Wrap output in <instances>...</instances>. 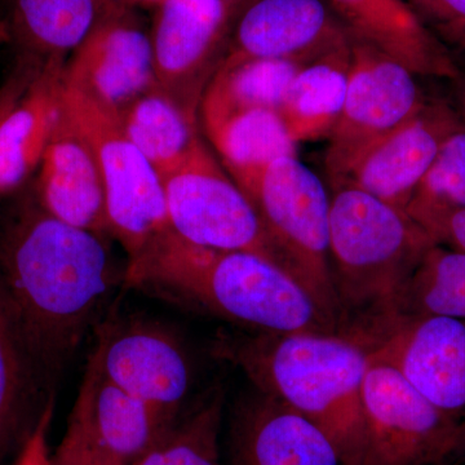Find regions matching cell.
I'll use <instances>...</instances> for the list:
<instances>
[{
	"label": "cell",
	"instance_id": "cell-8",
	"mask_svg": "<svg viewBox=\"0 0 465 465\" xmlns=\"http://www.w3.org/2000/svg\"><path fill=\"white\" fill-rule=\"evenodd\" d=\"M362 409L361 465H445L459 454L463 420L440 411L399 370L371 356Z\"/></svg>",
	"mask_w": 465,
	"mask_h": 465
},
{
	"label": "cell",
	"instance_id": "cell-30",
	"mask_svg": "<svg viewBox=\"0 0 465 465\" xmlns=\"http://www.w3.org/2000/svg\"><path fill=\"white\" fill-rule=\"evenodd\" d=\"M421 24L443 45L465 50V0H405Z\"/></svg>",
	"mask_w": 465,
	"mask_h": 465
},
{
	"label": "cell",
	"instance_id": "cell-13",
	"mask_svg": "<svg viewBox=\"0 0 465 465\" xmlns=\"http://www.w3.org/2000/svg\"><path fill=\"white\" fill-rule=\"evenodd\" d=\"M349 42L329 0H250L232 23L217 70L250 60L309 64Z\"/></svg>",
	"mask_w": 465,
	"mask_h": 465
},
{
	"label": "cell",
	"instance_id": "cell-36",
	"mask_svg": "<svg viewBox=\"0 0 465 465\" xmlns=\"http://www.w3.org/2000/svg\"><path fill=\"white\" fill-rule=\"evenodd\" d=\"M122 3L127 5L128 7H157L162 0H121Z\"/></svg>",
	"mask_w": 465,
	"mask_h": 465
},
{
	"label": "cell",
	"instance_id": "cell-11",
	"mask_svg": "<svg viewBox=\"0 0 465 465\" xmlns=\"http://www.w3.org/2000/svg\"><path fill=\"white\" fill-rule=\"evenodd\" d=\"M64 84L116 115L158 87L150 33L134 8L121 0L104 2L94 26L66 60Z\"/></svg>",
	"mask_w": 465,
	"mask_h": 465
},
{
	"label": "cell",
	"instance_id": "cell-31",
	"mask_svg": "<svg viewBox=\"0 0 465 465\" xmlns=\"http://www.w3.org/2000/svg\"><path fill=\"white\" fill-rule=\"evenodd\" d=\"M52 465H108L96 448L87 411L79 399L70 415L65 436L52 457Z\"/></svg>",
	"mask_w": 465,
	"mask_h": 465
},
{
	"label": "cell",
	"instance_id": "cell-25",
	"mask_svg": "<svg viewBox=\"0 0 465 465\" xmlns=\"http://www.w3.org/2000/svg\"><path fill=\"white\" fill-rule=\"evenodd\" d=\"M305 65L287 60H250L217 70L202 97V122L237 110L278 112L291 82Z\"/></svg>",
	"mask_w": 465,
	"mask_h": 465
},
{
	"label": "cell",
	"instance_id": "cell-15",
	"mask_svg": "<svg viewBox=\"0 0 465 465\" xmlns=\"http://www.w3.org/2000/svg\"><path fill=\"white\" fill-rule=\"evenodd\" d=\"M460 124L457 109L443 101L427 100L414 115L367 149L345 180L406 211L440 145Z\"/></svg>",
	"mask_w": 465,
	"mask_h": 465
},
{
	"label": "cell",
	"instance_id": "cell-4",
	"mask_svg": "<svg viewBox=\"0 0 465 465\" xmlns=\"http://www.w3.org/2000/svg\"><path fill=\"white\" fill-rule=\"evenodd\" d=\"M329 247L333 287L345 312H366L369 327L393 316L410 277L433 246L406 211L353 183L332 185Z\"/></svg>",
	"mask_w": 465,
	"mask_h": 465
},
{
	"label": "cell",
	"instance_id": "cell-10",
	"mask_svg": "<svg viewBox=\"0 0 465 465\" xmlns=\"http://www.w3.org/2000/svg\"><path fill=\"white\" fill-rule=\"evenodd\" d=\"M242 8L232 0H162L155 7L150 32L155 81L193 118L198 119Z\"/></svg>",
	"mask_w": 465,
	"mask_h": 465
},
{
	"label": "cell",
	"instance_id": "cell-12",
	"mask_svg": "<svg viewBox=\"0 0 465 465\" xmlns=\"http://www.w3.org/2000/svg\"><path fill=\"white\" fill-rule=\"evenodd\" d=\"M370 356L390 363L421 394L465 419V320L397 317L366 333Z\"/></svg>",
	"mask_w": 465,
	"mask_h": 465
},
{
	"label": "cell",
	"instance_id": "cell-39",
	"mask_svg": "<svg viewBox=\"0 0 465 465\" xmlns=\"http://www.w3.org/2000/svg\"><path fill=\"white\" fill-rule=\"evenodd\" d=\"M463 52H465V50Z\"/></svg>",
	"mask_w": 465,
	"mask_h": 465
},
{
	"label": "cell",
	"instance_id": "cell-2",
	"mask_svg": "<svg viewBox=\"0 0 465 465\" xmlns=\"http://www.w3.org/2000/svg\"><path fill=\"white\" fill-rule=\"evenodd\" d=\"M124 281L258 332H335L304 286L280 265L246 251L197 246L171 229L127 262Z\"/></svg>",
	"mask_w": 465,
	"mask_h": 465
},
{
	"label": "cell",
	"instance_id": "cell-17",
	"mask_svg": "<svg viewBox=\"0 0 465 465\" xmlns=\"http://www.w3.org/2000/svg\"><path fill=\"white\" fill-rule=\"evenodd\" d=\"M232 465H342L326 433L282 401L258 391L235 412Z\"/></svg>",
	"mask_w": 465,
	"mask_h": 465
},
{
	"label": "cell",
	"instance_id": "cell-32",
	"mask_svg": "<svg viewBox=\"0 0 465 465\" xmlns=\"http://www.w3.org/2000/svg\"><path fill=\"white\" fill-rule=\"evenodd\" d=\"M434 243L465 252V208L436 213L419 220Z\"/></svg>",
	"mask_w": 465,
	"mask_h": 465
},
{
	"label": "cell",
	"instance_id": "cell-21",
	"mask_svg": "<svg viewBox=\"0 0 465 465\" xmlns=\"http://www.w3.org/2000/svg\"><path fill=\"white\" fill-rule=\"evenodd\" d=\"M351 42L302 66L291 82L278 114L296 143L329 139L347 94Z\"/></svg>",
	"mask_w": 465,
	"mask_h": 465
},
{
	"label": "cell",
	"instance_id": "cell-7",
	"mask_svg": "<svg viewBox=\"0 0 465 465\" xmlns=\"http://www.w3.org/2000/svg\"><path fill=\"white\" fill-rule=\"evenodd\" d=\"M162 183L174 234L207 249L256 253L284 269L255 208L201 137Z\"/></svg>",
	"mask_w": 465,
	"mask_h": 465
},
{
	"label": "cell",
	"instance_id": "cell-29",
	"mask_svg": "<svg viewBox=\"0 0 465 465\" xmlns=\"http://www.w3.org/2000/svg\"><path fill=\"white\" fill-rule=\"evenodd\" d=\"M465 208V124L446 137L406 207L415 222Z\"/></svg>",
	"mask_w": 465,
	"mask_h": 465
},
{
	"label": "cell",
	"instance_id": "cell-14",
	"mask_svg": "<svg viewBox=\"0 0 465 465\" xmlns=\"http://www.w3.org/2000/svg\"><path fill=\"white\" fill-rule=\"evenodd\" d=\"M91 360L116 387L173 419L191 391L182 342L158 324L128 321L105 327Z\"/></svg>",
	"mask_w": 465,
	"mask_h": 465
},
{
	"label": "cell",
	"instance_id": "cell-33",
	"mask_svg": "<svg viewBox=\"0 0 465 465\" xmlns=\"http://www.w3.org/2000/svg\"><path fill=\"white\" fill-rule=\"evenodd\" d=\"M54 416V401L45 405L38 420L30 430L15 465H52L48 432Z\"/></svg>",
	"mask_w": 465,
	"mask_h": 465
},
{
	"label": "cell",
	"instance_id": "cell-34",
	"mask_svg": "<svg viewBox=\"0 0 465 465\" xmlns=\"http://www.w3.org/2000/svg\"><path fill=\"white\" fill-rule=\"evenodd\" d=\"M42 66L43 64L38 61L16 57V64L11 74L5 79V84L0 85V122L16 105Z\"/></svg>",
	"mask_w": 465,
	"mask_h": 465
},
{
	"label": "cell",
	"instance_id": "cell-16",
	"mask_svg": "<svg viewBox=\"0 0 465 465\" xmlns=\"http://www.w3.org/2000/svg\"><path fill=\"white\" fill-rule=\"evenodd\" d=\"M34 194L60 222L101 237L109 232L99 161L87 137L64 108L63 100L39 164Z\"/></svg>",
	"mask_w": 465,
	"mask_h": 465
},
{
	"label": "cell",
	"instance_id": "cell-27",
	"mask_svg": "<svg viewBox=\"0 0 465 465\" xmlns=\"http://www.w3.org/2000/svg\"><path fill=\"white\" fill-rule=\"evenodd\" d=\"M39 369L0 283V450L17 432Z\"/></svg>",
	"mask_w": 465,
	"mask_h": 465
},
{
	"label": "cell",
	"instance_id": "cell-3",
	"mask_svg": "<svg viewBox=\"0 0 465 465\" xmlns=\"http://www.w3.org/2000/svg\"><path fill=\"white\" fill-rule=\"evenodd\" d=\"M259 391L282 401L332 440L342 465H361L365 440L362 388L370 365L357 333L258 332L217 342Z\"/></svg>",
	"mask_w": 465,
	"mask_h": 465
},
{
	"label": "cell",
	"instance_id": "cell-9",
	"mask_svg": "<svg viewBox=\"0 0 465 465\" xmlns=\"http://www.w3.org/2000/svg\"><path fill=\"white\" fill-rule=\"evenodd\" d=\"M416 78L396 58L351 35L347 94L324 155L332 185L347 179L367 149L427 103Z\"/></svg>",
	"mask_w": 465,
	"mask_h": 465
},
{
	"label": "cell",
	"instance_id": "cell-1",
	"mask_svg": "<svg viewBox=\"0 0 465 465\" xmlns=\"http://www.w3.org/2000/svg\"><path fill=\"white\" fill-rule=\"evenodd\" d=\"M114 282L103 237L60 222L35 194L0 231V283L39 369L78 347Z\"/></svg>",
	"mask_w": 465,
	"mask_h": 465
},
{
	"label": "cell",
	"instance_id": "cell-22",
	"mask_svg": "<svg viewBox=\"0 0 465 465\" xmlns=\"http://www.w3.org/2000/svg\"><path fill=\"white\" fill-rule=\"evenodd\" d=\"M105 0H14L7 25L17 57L67 58L94 26Z\"/></svg>",
	"mask_w": 465,
	"mask_h": 465
},
{
	"label": "cell",
	"instance_id": "cell-6",
	"mask_svg": "<svg viewBox=\"0 0 465 465\" xmlns=\"http://www.w3.org/2000/svg\"><path fill=\"white\" fill-rule=\"evenodd\" d=\"M63 105L94 150L105 188L109 234L128 262L170 231L163 183L155 168L125 136L118 115L64 84Z\"/></svg>",
	"mask_w": 465,
	"mask_h": 465
},
{
	"label": "cell",
	"instance_id": "cell-18",
	"mask_svg": "<svg viewBox=\"0 0 465 465\" xmlns=\"http://www.w3.org/2000/svg\"><path fill=\"white\" fill-rule=\"evenodd\" d=\"M354 38L396 58L418 76L454 81L461 69L405 0H329Z\"/></svg>",
	"mask_w": 465,
	"mask_h": 465
},
{
	"label": "cell",
	"instance_id": "cell-35",
	"mask_svg": "<svg viewBox=\"0 0 465 465\" xmlns=\"http://www.w3.org/2000/svg\"><path fill=\"white\" fill-rule=\"evenodd\" d=\"M454 84L455 96H457L458 113L465 124V73L461 70L460 75L451 81Z\"/></svg>",
	"mask_w": 465,
	"mask_h": 465
},
{
	"label": "cell",
	"instance_id": "cell-24",
	"mask_svg": "<svg viewBox=\"0 0 465 465\" xmlns=\"http://www.w3.org/2000/svg\"><path fill=\"white\" fill-rule=\"evenodd\" d=\"M118 119L125 136L148 159L161 180L182 163L200 139L197 119L158 87L134 100Z\"/></svg>",
	"mask_w": 465,
	"mask_h": 465
},
{
	"label": "cell",
	"instance_id": "cell-26",
	"mask_svg": "<svg viewBox=\"0 0 465 465\" xmlns=\"http://www.w3.org/2000/svg\"><path fill=\"white\" fill-rule=\"evenodd\" d=\"M414 316L465 320L463 251L433 244L425 252L401 293L393 316L388 321L397 317Z\"/></svg>",
	"mask_w": 465,
	"mask_h": 465
},
{
	"label": "cell",
	"instance_id": "cell-20",
	"mask_svg": "<svg viewBox=\"0 0 465 465\" xmlns=\"http://www.w3.org/2000/svg\"><path fill=\"white\" fill-rule=\"evenodd\" d=\"M66 60L45 61L0 122V195L17 191L38 171L60 115Z\"/></svg>",
	"mask_w": 465,
	"mask_h": 465
},
{
	"label": "cell",
	"instance_id": "cell-37",
	"mask_svg": "<svg viewBox=\"0 0 465 465\" xmlns=\"http://www.w3.org/2000/svg\"><path fill=\"white\" fill-rule=\"evenodd\" d=\"M458 455H463V457H465V419L461 421V440Z\"/></svg>",
	"mask_w": 465,
	"mask_h": 465
},
{
	"label": "cell",
	"instance_id": "cell-19",
	"mask_svg": "<svg viewBox=\"0 0 465 465\" xmlns=\"http://www.w3.org/2000/svg\"><path fill=\"white\" fill-rule=\"evenodd\" d=\"M78 399L87 411L96 448L108 465H133L179 421L116 387L91 358Z\"/></svg>",
	"mask_w": 465,
	"mask_h": 465
},
{
	"label": "cell",
	"instance_id": "cell-28",
	"mask_svg": "<svg viewBox=\"0 0 465 465\" xmlns=\"http://www.w3.org/2000/svg\"><path fill=\"white\" fill-rule=\"evenodd\" d=\"M223 411L224 391L215 390L133 465H223Z\"/></svg>",
	"mask_w": 465,
	"mask_h": 465
},
{
	"label": "cell",
	"instance_id": "cell-38",
	"mask_svg": "<svg viewBox=\"0 0 465 465\" xmlns=\"http://www.w3.org/2000/svg\"><path fill=\"white\" fill-rule=\"evenodd\" d=\"M234 5H240V7H244L250 0H232Z\"/></svg>",
	"mask_w": 465,
	"mask_h": 465
},
{
	"label": "cell",
	"instance_id": "cell-5",
	"mask_svg": "<svg viewBox=\"0 0 465 465\" xmlns=\"http://www.w3.org/2000/svg\"><path fill=\"white\" fill-rule=\"evenodd\" d=\"M232 180L255 208L281 264L304 286L336 330L341 309L330 262L331 195L322 180L298 157L275 159Z\"/></svg>",
	"mask_w": 465,
	"mask_h": 465
},
{
	"label": "cell",
	"instance_id": "cell-23",
	"mask_svg": "<svg viewBox=\"0 0 465 465\" xmlns=\"http://www.w3.org/2000/svg\"><path fill=\"white\" fill-rule=\"evenodd\" d=\"M202 124L232 179L278 158L298 157V143L275 110H237Z\"/></svg>",
	"mask_w": 465,
	"mask_h": 465
}]
</instances>
